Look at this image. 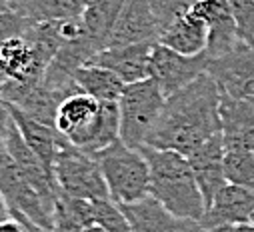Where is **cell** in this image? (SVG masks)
Masks as SVG:
<instances>
[{
    "label": "cell",
    "instance_id": "cell-1",
    "mask_svg": "<svg viewBox=\"0 0 254 232\" xmlns=\"http://www.w3.org/2000/svg\"><path fill=\"white\" fill-rule=\"evenodd\" d=\"M218 108L220 88L208 72H202L198 78L166 98L158 124L146 144L188 156L220 132Z\"/></svg>",
    "mask_w": 254,
    "mask_h": 232
},
{
    "label": "cell",
    "instance_id": "cell-2",
    "mask_svg": "<svg viewBox=\"0 0 254 232\" xmlns=\"http://www.w3.org/2000/svg\"><path fill=\"white\" fill-rule=\"evenodd\" d=\"M140 152L150 166L148 194L170 212L202 222L206 204L188 158L176 150H162L148 144L140 146Z\"/></svg>",
    "mask_w": 254,
    "mask_h": 232
},
{
    "label": "cell",
    "instance_id": "cell-3",
    "mask_svg": "<svg viewBox=\"0 0 254 232\" xmlns=\"http://www.w3.org/2000/svg\"><path fill=\"white\" fill-rule=\"evenodd\" d=\"M54 126L72 146L94 154L120 138L118 102H100L76 92L58 106Z\"/></svg>",
    "mask_w": 254,
    "mask_h": 232
},
{
    "label": "cell",
    "instance_id": "cell-4",
    "mask_svg": "<svg viewBox=\"0 0 254 232\" xmlns=\"http://www.w3.org/2000/svg\"><path fill=\"white\" fill-rule=\"evenodd\" d=\"M92 156L102 168L110 198L116 204H130L148 196L150 166L140 148H132L118 138Z\"/></svg>",
    "mask_w": 254,
    "mask_h": 232
},
{
    "label": "cell",
    "instance_id": "cell-5",
    "mask_svg": "<svg viewBox=\"0 0 254 232\" xmlns=\"http://www.w3.org/2000/svg\"><path fill=\"white\" fill-rule=\"evenodd\" d=\"M166 104V94L148 76L138 82L124 84L118 98L120 114V140L132 148H140L148 142L154 126Z\"/></svg>",
    "mask_w": 254,
    "mask_h": 232
},
{
    "label": "cell",
    "instance_id": "cell-6",
    "mask_svg": "<svg viewBox=\"0 0 254 232\" xmlns=\"http://www.w3.org/2000/svg\"><path fill=\"white\" fill-rule=\"evenodd\" d=\"M54 182L60 194L72 198H110L108 184L102 174L98 160L72 146L70 142L64 144L54 160Z\"/></svg>",
    "mask_w": 254,
    "mask_h": 232
},
{
    "label": "cell",
    "instance_id": "cell-7",
    "mask_svg": "<svg viewBox=\"0 0 254 232\" xmlns=\"http://www.w3.org/2000/svg\"><path fill=\"white\" fill-rule=\"evenodd\" d=\"M206 66H208L206 52L188 56L168 48L162 42H156L150 54L148 74L168 98L186 84H190L194 78H198L202 72H206Z\"/></svg>",
    "mask_w": 254,
    "mask_h": 232
},
{
    "label": "cell",
    "instance_id": "cell-8",
    "mask_svg": "<svg viewBox=\"0 0 254 232\" xmlns=\"http://www.w3.org/2000/svg\"><path fill=\"white\" fill-rule=\"evenodd\" d=\"M0 190L10 204V210L26 214L32 222L52 232V210L44 204V200L28 182L8 150L0 154Z\"/></svg>",
    "mask_w": 254,
    "mask_h": 232
},
{
    "label": "cell",
    "instance_id": "cell-9",
    "mask_svg": "<svg viewBox=\"0 0 254 232\" xmlns=\"http://www.w3.org/2000/svg\"><path fill=\"white\" fill-rule=\"evenodd\" d=\"M206 72L216 80L222 94L254 98V46L240 40L230 52L208 60Z\"/></svg>",
    "mask_w": 254,
    "mask_h": 232
},
{
    "label": "cell",
    "instance_id": "cell-10",
    "mask_svg": "<svg viewBox=\"0 0 254 232\" xmlns=\"http://www.w3.org/2000/svg\"><path fill=\"white\" fill-rule=\"evenodd\" d=\"M132 232H208L200 220L170 212L154 196H144L130 204H120Z\"/></svg>",
    "mask_w": 254,
    "mask_h": 232
},
{
    "label": "cell",
    "instance_id": "cell-11",
    "mask_svg": "<svg viewBox=\"0 0 254 232\" xmlns=\"http://www.w3.org/2000/svg\"><path fill=\"white\" fill-rule=\"evenodd\" d=\"M160 28L154 18L150 0H126L114 28L108 38V46L140 44V42H158Z\"/></svg>",
    "mask_w": 254,
    "mask_h": 232
},
{
    "label": "cell",
    "instance_id": "cell-12",
    "mask_svg": "<svg viewBox=\"0 0 254 232\" xmlns=\"http://www.w3.org/2000/svg\"><path fill=\"white\" fill-rule=\"evenodd\" d=\"M218 110L224 150L254 152V98H234L220 92Z\"/></svg>",
    "mask_w": 254,
    "mask_h": 232
},
{
    "label": "cell",
    "instance_id": "cell-13",
    "mask_svg": "<svg viewBox=\"0 0 254 232\" xmlns=\"http://www.w3.org/2000/svg\"><path fill=\"white\" fill-rule=\"evenodd\" d=\"M224 154L226 150H224L222 132H218L186 156L190 166H192L194 178L198 182L206 208L212 204L216 192L228 182L224 172Z\"/></svg>",
    "mask_w": 254,
    "mask_h": 232
},
{
    "label": "cell",
    "instance_id": "cell-14",
    "mask_svg": "<svg viewBox=\"0 0 254 232\" xmlns=\"http://www.w3.org/2000/svg\"><path fill=\"white\" fill-rule=\"evenodd\" d=\"M192 12L208 26V46L204 50L208 60L230 52L240 42L236 22L226 0H196Z\"/></svg>",
    "mask_w": 254,
    "mask_h": 232
},
{
    "label": "cell",
    "instance_id": "cell-15",
    "mask_svg": "<svg viewBox=\"0 0 254 232\" xmlns=\"http://www.w3.org/2000/svg\"><path fill=\"white\" fill-rule=\"evenodd\" d=\"M6 150L12 156V160L18 164L22 174L28 178V182L34 186V190L40 194L44 204L50 210H54V202H56V196H58L56 182L52 178V174L46 170V166L42 164V160L36 156V152L26 144V140L22 138V134H20L18 126L14 124V120L10 122V128H8Z\"/></svg>",
    "mask_w": 254,
    "mask_h": 232
},
{
    "label": "cell",
    "instance_id": "cell-16",
    "mask_svg": "<svg viewBox=\"0 0 254 232\" xmlns=\"http://www.w3.org/2000/svg\"><path fill=\"white\" fill-rule=\"evenodd\" d=\"M254 214V190L226 182L214 196L212 204L206 208L202 226L206 230L230 226V224H242L250 222Z\"/></svg>",
    "mask_w": 254,
    "mask_h": 232
},
{
    "label": "cell",
    "instance_id": "cell-17",
    "mask_svg": "<svg viewBox=\"0 0 254 232\" xmlns=\"http://www.w3.org/2000/svg\"><path fill=\"white\" fill-rule=\"evenodd\" d=\"M154 44L156 42L108 46V48L100 50L90 62L112 70L124 84L138 82V80H144L150 76L148 68H150V54H152Z\"/></svg>",
    "mask_w": 254,
    "mask_h": 232
},
{
    "label": "cell",
    "instance_id": "cell-18",
    "mask_svg": "<svg viewBox=\"0 0 254 232\" xmlns=\"http://www.w3.org/2000/svg\"><path fill=\"white\" fill-rule=\"evenodd\" d=\"M6 104H8L10 116H12L14 124L18 126L22 138L36 152V156L42 160V164L46 166V170L52 174V178H54L56 154H58V150L62 146L68 144V140L56 130V126H50V124H44V122L32 118L30 114H26L24 110H20L18 106H14L10 102H6Z\"/></svg>",
    "mask_w": 254,
    "mask_h": 232
},
{
    "label": "cell",
    "instance_id": "cell-19",
    "mask_svg": "<svg viewBox=\"0 0 254 232\" xmlns=\"http://www.w3.org/2000/svg\"><path fill=\"white\" fill-rule=\"evenodd\" d=\"M168 48L180 52V54H202L208 46V26L206 22L196 16L192 10L180 16L176 22H172L162 34L160 40Z\"/></svg>",
    "mask_w": 254,
    "mask_h": 232
},
{
    "label": "cell",
    "instance_id": "cell-20",
    "mask_svg": "<svg viewBox=\"0 0 254 232\" xmlns=\"http://www.w3.org/2000/svg\"><path fill=\"white\" fill-rule=\"evenodd\" d=\"M126 0H90L84 6L80 20L88 38L94 42L98 50H104L114 28V22L122 10Z\"/></svg>",
    "mask_w": 254,
    "mask_h": 232
},
{
    "label": "cell",
    "instance_id": "cell-21",
    "mask_svg": "<svg viewBox=\"0 0 254 232\" xmlns=\"http://www.w3.org/2000/svg\"><path fill=\"white\" fill-rule=\"evenodd\" d=\"M72 78H74L76 86L80 88V92H84L100 102H118V98L124 90V82L112 70H108L100 64H92V62L76 68Z\"/></svg>",
    "mask_w": 254,
    "mask_h": 232
},
{
    "label": "cell",
    "instance_id": "cell-22",
    "mask_svg": "<svg viewBox=\"0 0 254 232\" xmlns=\"http://www.w3.org/2000/svg\"><path fill=\"white\" fill-rule=\"evenodd\" d=\"M68 96H72V94L66 92V90H62V88H56V86L48 84L46 80H40L38 86L20 104H14V106H18L26 114H30L32 118L54 126L58 106L62 104V100L68 98Z\"/></svg>",
    "mask_w": 254,
    "mask_h": 232
},
{
    "label": "cell",
    "instance_id": "cell-23",
    "mask_svg": "<svg viewBox=\"0 0 254 232\" xmlns=\"http://www.w3.org/2000/svg\"><path fill=\"white\" fill-rule=\"evenodd\" d=\"M84 6V0H30L20 8V12L34 24H40L62 18H76L82 14Z\"/></svg>",
    "mask_w": 254,
    "mask_h": 232
},
{
    "label": "cell",
    "instance_id": "cell-24",
    "mask_svg": "<svg viewBox=\"0 0 254 232\" xmlns=\"http://www.w3.org/2000/svg\"><path fill=\"white\" fill-rule=\"evenodd\" d=\"M226 180L254 190V152L252 150H226L224 154Z\"/></svg>",
    "mask_w": 254,
    "mask_h": 232
},
{
    "label": "cell",
    "instance_id": "cell-25",
    "mask_svg": "<svg viewBox=\"0 0 254 232\" xmlns=\"http://www.w3.org/2000/svg\"><path fill=\"white\" fill-rule=\"evenodd\" d=\"M92 224L104 226L108 232H132L130 222L122 212L120 204H116L112 198H96L92 200Z\"/></svg>",
    "mask_w": 254,
    "mask_h": 232
},
{
    "label": "cell",
    "instance_id": "cell-26",
    "mask_svg": "<svg viewBox=\"0 0 254 232\" xmlns=\"http://www.w3.org/2000/svg\"><path fill=\"white\" fill-rule=\"evenodd\" d=\"M194 4H196V0H150V6L154 12V18L158 22L160 34L172 22H176L180 16H184L186 12L192 10Z\"/></svg>",
    "mask_w": 254,
    "mask_h": 232
},
{
    "label": "cell",
    "instance_id": "cell-27",
    "mask_svg": "<svg viewBox=\"0 0 254 232\" xmlns=\"http://www.w3.org/2000/svg\"><path fill=\"white\" fill-rule=\"evenodd\" d=\"M242 42L254 46V0H226Z\"/></svg>",
    "mask_w": 254,
    "mask_h": 232
},
{
    "label": "cell",
    "instance_id": "cell-28",
    "mask_svg": "<svg viewBox=\"0 0 254 232\" xmlns=\"http://www.w3.org/2000/svg\"><path fill=\"white\" fill-rule=\"evenodd\" d=\"M32 26L34 22L26 18L20 10H14V8L0 10V44L16 36H24Z\"/></svg>",
    "mask_w": 254,
    "mask_h": 232
},
{
    "label": "cell",
    "instance_id": "cell-29",
    "mask_svg": "<svg viewBox=\"0 0 254 232\" xmlns=\"http://www.w3.org/2000/svg\"><path fill=\"white\" fill-rule=\"evenodd\" d=\"M52 232H86V226L72 216L64 200L60 198V194L56 196L52 210Z\"/></svg>",
    "mask_w": 254,
    "mask_h": 232
},
{
    "label": "cell",
    "instance_id": "cell-30",
    "mask_svg": "<svg viewBox=\"0 0 254 232\" xmlns=\"http://www.w3.org/2000/svg\"><path fill=\"white\" fill-rule=\"evenodd\" d=\"M10 122H12V116H10L8 104L0 98V154L6 152V136H8Z\"/></svg>",
    "mask_w": 254,
    "mask_h": 232
},
{
    "label": "cell",
    "instance_id": "cell-31",
    "mask_svg": "<svg viewBox=\"0 0 254 232\" xmlns=\"http://www.w3.org/2000/svg\"><path fill=\"white\" fill-rule=\"evenodd\" d=\"M12 216H16L22 224H24V228H26V232H50V230H46V228H42L40 224H36V222H32L26 214H22V212H18V210H12Z\"/></svg>",
    "mask_w": 254,
    "mask_h": 232
},
{
    "label": "cell",
    "instance_id": "cell-32",
    "mask_svg": "<svg viewBox=\"0 0 254 232\" xmlns=\"http://www.w3.org/2000/svg\"><path fill=\"white\" fill-rule=\"evenodd\" d=\"M0 232H26V228L16 216H10L8 220L0 222Z\"/></svg>",
    "mask_w": 254,
    "mask_h": 232
},
{
    "label": "cell",
    "instance_id": "cell-33",
    "mask_svg": "<svg viewBox=\"0 0 254 232\" xmlns=\"http://www.w3.org/2000/svg\"><path fill=\"white\" fill-rule=\"evenodd\" d=\"M208 232H254V224L252 222H242V224H230V226H220V228H212Z\"/></svg>",
    "mask_w": 254,
    "mask_h": 232
},
{
    "label": "cell",
    "instance_id": "cell-34",
    "mask_svg": "<svg viewBox=\"0 0 254 232\" xmlns=\"http://www.w3.org/2000/svg\"><path fill=\"white\" fill-rule=\"evenodd\" d=\"M12 216V210H10V204L6 202V198H4V194H2V190H0V222H4V220H8Z\"/></svg>",
    "mask_w": 254,
    "mask_h": 232
},
{
    "label": "cell",
    "instance_id": "cell-35",
    "mask_svg": "<svg viewBox=\"0 0 254 232\" xmlns=\"http://www.w3.org/2000/svg\"><path fill=\"white\" fill-rule=\"evenodd\" d=\"M30 0H10V8H14V10H20L24 4H28Z\"/></svg>",
    "mask_w": 254,
    "mask_h": 232
},
{
    "label": "cell",
    "instance_id": "cell-36",
    "mask_svg": "<svg viewBox=\"0 0 254 232\" xmlns=\"http://www.w3.org/2000/svg\"><path fill=\"white\" fill-rule=\"evenodd\" d=\"M86 232H108V230L100 224H90V226H86Z\"/></svg>",
    "mask_w": 254,
    "mask_h": 232
},
{
    "label": "cell",
    "instance_id": "cell-37",
    "mask_svg": "<svg viewBox=\"0 0 254 232\" xmlns=\"http://www.w3.org/2000/svg\"><path fill=\"white\" fill-rule=\"evenodd\" d=\"M10 8V0H0V10Z\"/></svg>",
    "mask_w": 254,
    "mask_h": 232
},
{
    "label": "cell",
    "instance_id": "cell-38",
    "mask_svg": "<svg viewBox=\"0 0 254 232\" xmlns=\"http://www.w3.org/2000/svg\"><path fill=\"white\" fill-rule=\"evenodd\" d=\"M4 74H2V70H0V98H2V86H4Z\"/></svg>",
    "mask_w": 254,
    "mask_h": 232
},
{
    "label": "cell",
    "instance_id": "cell-39",
    "mask_svg": "<svg viewBox=\"0 0 254 232\" xmlns=\"http://www.w3.org/2000/svg\"><path fill=\"white\" fill-rule=\"evenodd\" d=\"M250 222H252V224H254V214H252V218H250Z\"/></svg>",
    "mask_w": 254,
    "mask_h": 232
},
{
    "label": "cell",
    "instance_id": "cell-40",
    "mask_svg": "<svg viewBox=\"0 0 254 232\" xmlns=\"http://www.w3.org/2000/svg\"><path fill=\"white\" fill-rule=\"evenodd\" d=\"M84 2H86V4H88V2H90V0H84Z\"/></svg>",
    "mask_w": 254,
    "mask_h": 232
}]
</instances>
